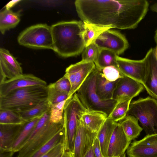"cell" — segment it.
<instances>
[{"mask_svg": "<svg viewBox=\"0 0 157 157\" xmlns=\"http://www.w3.org/2000/svg\"><path fill=\"white\" fill-rule=\"evenodd\" d=\"M20 11L13 12L6 8L0 13V31L4 34L7 30L15 27L20 21Z\"/></svg>", "mask_w": 157, "mask_h": 157, "instance_id": "cell-24", "label": "cell"}, {"mask_svg": "<svg viewBox=\"0 0 157 157\" xmlns=\"http://www.w3.org/2000/svg\"><path fill=\"white\" fill-rule=\"evenodd\" d=\"M17 41L23 46L53 50L51 27L45 24H38L27 28L19 34Z\"/></svg>", "mask_w": 157, "mask_h": 157, "instance_id": "cell-7", "label": "cell"}, {"mask_svg": "<svg viewBox=\"0 0 157 157\" xmlns=\"http://www.w3.org/2000/svg\"><path fill=\"white\" fill-rule=\"evenodd\" d=\"M100 48L93 43L85 47L82 52V60L94 62L99 55Z\"/></svg>", "mask_w": 157, "mask_h": 157, "instance_id": "cell-34", "label": "cell"}, {"mask_svg": "<svg viewBox=\"0 0 157 157\" xmlns=\"http://www.w3.org/2000/svg\"><path fill=\"white\" fill-rule=\"evenodd\" d=\"M14 153L12 151L0 150V157H12Z\"/></svg>", "mask_w": 157, "mask_h": 157, "instance_id": "cell-39", "label": "cell"}, {"mask_svg": "<svg viewBox=\"0 0 157 157\" xmlns=\"http://www.w3.org/2000/svg\"><path fill=\"white\" fill-rule=\"evenodd\" d=\"M118 122L112 136L105 157H121L131 144Z\"/></svg>", "mask_w": 157, "mask_h": 157, "instance_id": "cell-18", "label": "cell"}, {"mask_svg": "<svg viewBox=\"0 0 157 157\" xmlns=\"http://www.w3.org/2000/svg\"><path fill=\"white\" fill-rule=\"evenodd\" d=\"M48 96L47 86H33L16 89L0 96V109L22 112L47 100Z\"/></svg>", "mask_w": 157, "mask_h": 157, "instance_id": "cell-3", "label": "cell"}, {"mask_svg": "<svg viewBox=\"0 0 157 157\" xmlns=\"http://www.w3.org/2000/svg\"><path fill=\"white\" fill-rule=\"evenodd\" d=\"M93 147L96 157H104L102 154L99 141L97 137L94 142Z\"/></svg>", "mask_w": 157, "mask_h": 157, "instance_id": "cell-38", "label": "cell"}, {"mask_svg": "<svg viewBox=\"0 0 157 157\" xmlns=\"http://www.w3.org/2000/svg\"><path fill=\"white\" fill-rule=\"evenodd\" d=\"M155 40L157 45V29L155 31V34L154 36Z\"/></svg>", "mask_w": 157, "mask_h": 157, "instance_id": "cell-43", "label": "cell"}, {"mask_svg": "<svg viewBox=\"0 0 157 157\" xmlns=\"http://www.w3.org/2000/svg\"><path fill=\"white\" fill-rule=\"evenodd\" d=\"M64 127V122L52 124L50 121L29 143L21 148L16 157H31Z\"/></svg>", "mask_w": 157, "mask_h": 157, "instance_id": "cell-9", "label": "cell"}, {"mask_svg": "<svg viewBox=\"0 0 157 157\" xmlns=\"http://www.w3.org/2000/svg\"><path fill=\"white\" fill-rule=\"evenodd\" d=\"M84 157H96L94 153L93 146L90 148Z\"/></svg>", "mask_w": 157, "mask_h": 157, "instance_id": "cell-42", "label": "cell"}, {"mask_svg": "<svg viewBox=\"0 0 157 157\" xmlns=\"http://www.w3.org/2000/svg\"><path fill=\"white\" fill-rule=\"evenodd\" d=\"M131 102L129 100L118 104L107 118L116 122L122 120L127 115Z\"/></svg>", "mask_w": 157, "mask_h": 157, "instance_id": "cell-31", "label": "cell"}, {"mask_svg": "<svg viewBox=\"0 0 157 157\" xmlns=\"http://www.w3.org/2000/svg\"><path fill=\"white\" fill-rule=\"evenodd\" d=\"M127 115L137 118L147 135L157 133V100L150 97L131 102Z\"/></svg>", "mask_w": 157, "mask_h": 157, "instance_id": "cell-5", "label": "cell"}, {"mask_svg": "<svg viewBox=\"0 0 157 157\" xmlns=\"http://www.w3.org/2000/svg\"><path fill=\"white\" fill-rule=\"evenodd\" d=\"M56 157H72V155L70 151L65 150Z\"/></svg>", "mask_w": 157, "mask_h": 157, "instance_id": "cell-40", "label": "cell"}, {"mask_svg": "<svg viewBox=\"0 0 157 157\" xmlns=\"http://www.w3.org/2000/svg\"><path fill=\"white\" fill-rule=\"evenodd\" d=\"M117 55L114 52L105 49H100L98 56L94 61L96 69L101 72L105 67L111 66H117Z\"/></svg>", "mask_w": 157, "mask_h": 157, "instance_id": "cell-27", "label": "cell"}, {"mask_svg": "<svg viewBox=\"0 0 157 157\" xmlns=\"http://www.w3.org/2000/svg\"><path fill=\"white\" fill-rule=\"evenodd\" d=\"M108 117L105 113L87 109L81 115L85 125L92 131L97 133Z\"/></svg>", "mask_w": 157, "mask_h": 157, "instance_id": "cell-21", "label": "cell"}, {"mask_svg": "<svg viewBox=\"0 0 157 157\" xmlns=\"http://www.w3.org/2000/svg\"><path fill=\"white\" fill-rule=\"evenodd\" d=\"M96 69L87 77L76 92L79 100L87 110L98 111L106 114L108 117L117 104L116 100H104L97 94L95 90Z\"/></svg>", "mask_w": 157, "mask_h": 157, "instance_id": "cell-4", "label": "cell"}, {"mask_svg": "<svg viewBox=\"0 0 157 157\" xmlns=\"http://www.w3.org/2000/svg\"><path fill=\"white\" fill-rule=\"evenodd\" d=\"M96 69L94 62L82 60L66 68L64 76L69 80L71 85L67 99L76 93L87 77Z\"/></svg>", "mask_w": 157, "mask_h": 157, "instance_id": "cell-8", "label": "cell"}, {"mask_svg": "<svg viewBox=\"0 0 157 157\" xmlns=\"http://www.w3.org/2000/svg\"><path fill=\"white\" fill-rule=\"evenodd\" d=\"M48 96L47 101L50 106L53 104L67 100L68 94L59 91L48 85Z\"/></svg>", "mask_w": 157, "mask_h": 157, "instance_id": "cell-33", "label": "cell"}, {"mask_svg": "<svg viewBox=\"0 0 157 157\" xmlns=\"http://www.w3.org/2000/svg\"><path fill=\"white\" fill-rule=\"evenodd\" d=\"M155 54L157 59V45H156V47L154 48Z\"/></svg>", "mask_w": 157, "mask_h": 157, "instance_id": "cell-44", "label": "cell"}, {"mask_svg": "<svg viewBox=\"0 0 157 157\" xmlns=\"http://www.w3.org/2000/svg\"><path fill=\"white\" fill-rule=\"evenodd\" d=\"M109 29L101 33L94 43L100 49L111 51L119 56L129 47L125 36L118 31Z\"/></svg>", "mask_w": 157, "mask_h": 157, "instance_id": "cell-10", "label": "cell"}, {"mask_svg": "<svg viewBox=\"0 0 157 157\" xmlns=\"http://www.w3.org/2000/svg\"><path fill=\"white\" fill-rule=\"evenodd\" d=\"M65 150L63 143H61L41 157H56Z\"/></svg>", "mask_w": 157, "mask_h": 157, "instance_id": "cell-37", "label": "cell"}, {"mask_svg": "<svg viewBox=\"0 0 157 157\" xmlns=\"http://www.w3.org/2000/svg\"><path fill=\"white\" fill-rule=\"evenodd\" d=\"M21 0H12L9 2L5 6L6 8L10 9V8L13 7Z\"/></svg>", "mask_w": 157, "mask_h": 157, "instance_id": "cell-41", "label": "cell"}, {"mask_svg": "<svg viewBox=\"0 0 157 157\" xmlns=\"http://www.w3.org/2000/svg\"><path fill=\"white\" fill-rule=\"evenodd\" d=\"M101 72L107 80L111 82L115 81L123 76L118 69L113 66L104 68Z\"/></svg>", "mask_w": 157, "mask_h": 157, "instance_id": "cell-35", "label": "cell"}, {"mask_svg": "<svg viewBox=\"0 0 157 157\" xmlns=\"http://www.w3.org/2000/svg\"><path fill=\"white\" fill-rule=\"evenodd\" d=\"M67 100L52 105L50 108V122L52 124L63 123L64 106Z\"/></svg>", "mask_w": 157, "mask_h": 157, "instance_id": "cell-32", "label": "cell"}, {"mask_svg": "<svg viewBox=\"0 0 157 157\" xmlns=\"http://www.w3.org/2000/svg\"><path fill=\"white\" fill-rule=\"evenodd\" d=\"M33 86L47 87L46 81L31 74H22L0 83V96L5 95L18 89Z\"/></svg>", "mask_w": 157, "mask_h": 157, "instance_id": "cell-15", "label": "cell"}, {"mask_svg": "<svg viewBox=\"0 0 157 157\" xmlns=\"http://www.w3.org/2000/svg\"><path fill=\"white\" fill-rule=\"evenodd\" d=\"M116 67L121 74L142 84L143 85L147 68L144 58L140 60H133L117 55Z\"/></svg>", "mask_w": 157, "mask_h": 157, "instance_id": "cell-12", "label": "cell"}, {"mask_svg": "<svg viewBox=\"0 0 157 157\" xmlns=\"http://www.w3.org/2000/svg\"><path fill=\"white\" fill-rule=\"evenodd\" d=\"M117 122L107 118L99 131L97 133L102 154L105 157L109 142Z\"/></svg>", "mask_w": 157, "mask_h": 157, "instance_id": "cell-22", "label": "cell"}, {"mask_svg": "<svg viewBox=\"0 0 157 157\" xmlns=\"http://www.w3.org/2000/svg\"><path fill=\"white\" fill-rule=\"evenodd\" d=\"M26 121L15 112L9 109H0V124L21 125Z\"/></svg>", "mask_w": 157, "mask_h": 157, "instance_id": "cell-30", "label": "cell"}, {"mask_svg": "<svg viewBox=\"0 0 157 157\" xmlns=\"http://www.w3.org/2000/svg\"><path fill=\"white\" fill-rule=\"evenodd\" d=\"M119 79L114 82H110L105 78L101 72L98 70L95 90L97 94L101 99L107 100L113 99V93Z\"/></svg>", "mask_w": 157, "mask_h": 157, "instance_id": "cell-20", "label": "cell"}, {"mask_svg": "<svg viewBox=\"0 0 157 157\" xmlns=\"http://www.w3.org/2000/svg\"><path fill=\"white\" fill-rule=\"evenodd\" d=\"M82 114L79 116L78 120L72 157H84L93 146L97 137V133L92 131L83 123L81 118Z\"/></svg>", "mask_w": 157, "mask_h": 157, "instance_id": "cell-11", "label": "cell"}, {"mask_svg": "<svg viewBox=\"0 0 157 157\" xmlns=\"http://www.w3.org/2000/svg\"><path fill=\"white\" fill-rule=\"evenodd\" d=\"M144 58L147 68L143 86L147 93L157 99V59L154 48H150Z\"/></svg>", "mask_w": 157, "mask_h": 157, "instance_id": "cell-17", "label": "cell"}, {"mask_svg": "<svg viewBox=\"0 0 157 157\" xmlns=\"http://www.w3.org/2000/svg\"><path fill=\"white\" fill-rule=\"evenodd\" d=\"M138 121L134 117L127 115L119 122L125 135L131 141L137 138L143 130L139 124Z\"/></svg>", "mask_w": 157, "mask_h": 157, "instance_id": "cell-25", "label": "cell"}, {"mask_svg": "<svg viewBox=\"0 0 157 157\" xmlns=\"http://www.w3.org/2000/svg\"><path fill=\"white\" fill-rule=\"evenodd\" d=\"M83 22L84 30L83 36L85 43V47L94 43L98 37L102 32L112 29L111 26H101Z\"/></svg>", "mask_w": 157, "mask_h": 157, "instance_id": "cell-26", "label": "cell"}, {"mask_svg": "<svg viewBox=\"0 0 157 157\" xmlns=\"http://www.w3.org/2000/svg\"><path fill=\"white\" fill-rule=\"evenodd\" d=\"M40 118H37L28 121L22 124L12 148L11 150L14 153L18 152L21 149L28 139Z\"/></svg>", "mask_w": 157, "mask_h": 157, "instance_id": "cell-23", "label": "cell"}, {"mask_svg": "<svg viewBox=\"0 0 157 157\" xmlns=\"http://www.w3.org/2000/svg\"><path fill=\"white\" fill-rule=\"evenodd\" d=\"M50 106L47 100L29 109L17 113L23 120L27 121L41 117L50 109Z\"/></svg>", "mask_w": 157, "mask_h": 157, "instance_id": "cell-28", "label": "cell"}, {"mask_svg": "<svg viewBox=\"0 0 157 157\" xmlns=\"http://www.w3.org/2000/svg\"><path fill=\"white\" fill-rule=\"evenodd\" d=\"M23 74L21 64L7 50L0 49V83Z\"/></svg>", "mask_w": 157, "mask_h": 157, "instance_id": "cell-16", "label": "cell"}, {"mask_svg": "<svg viewBox=\"0 0 157 157\" xmlns=\"http://www.w3.org/2000/svg\"><path fill=\"white\" fill-rule=\"evenodd\" d=\"M55 90L61 92L69 94L71 85L69 80L64 76L56 82L49 85Z\"/></svg>", "mask_w": 157, "mask_h": 157, "instance_id": "cell-36", "label": "cell"}, {"mask_svg": "<svg viewBox=\"0 0 157 157\" xmlns=\"http://www.w3.org/2000/svg\"><path fill=\"white\" fill-rule=\"evenodd\" d=\"M126 153L128 157H157V133L147 135L133 142Z\"/></svg>", "mask_w": 157, "mask_h": 157, "instance_id": "cell-14", "label": "cell"}, {"mask_svg": "<svg viewBox=\"0 0 157 157\" xmlns=\"http://www.w3.org/2000/svg\"><path fill=\"white\" fill-rule=\"evenodd\" d=\"M121 157H126L125 153Z\"/></svg>", "mask_w": 157, "mask_h": 157, "instance_id": "cell-45", "label": "cell"}, {"mask_svg": "<svg viewBox=\"0 0 157 157\" xmlns=\"http://www.w3.org/2000/svg\"><path fill=\"white\" fill-rule=\"evenodd\" d=\"M75 4L83 21L122 30L136 28L149 6L146 0H76Z\"/></svg>", "mask_w": 157, "mask_h": 157, "instance_id": "cell-1", "label": "cell"}, {"mask_svg": "<svg viewBox=\"0 0 157 157\" xmlns=\"http://www.w3.org/2000/svg\"><path fill=\"white\" fill-rule=\"evenodd\" d=\"M144 86L139 82L128 77L123 76L119 79L114 91L113 99L117 104L131 100L138 95L144 89Z\"/></svg>", "mask_w": 157, "mask_h": 157, "instance_id": "cell-13", "label": "cell"}, {"mask_svg": "<svg viewBox=\"0 0 157 157\" xmlns=\"http://www.w3.org/2000/svg\"><path fill=\"white\" fill-rule=\"evenodd\" d=\"M22 125L0 124V150L12 151Z\"/></svg>", "mask_w": 157, "mask_h": 157, "instance_id": "cell-19", "label": "cell"}, {"mask_svg": "<svg viewBox=\"0 0 157 157\" xmlns=\"http://www.w3.org/2000/svg\"><path fill=\"white\" fill-rule=\"evenodd\" d=\"M51 27L53 50L58 55L67 58L77 56L82 52L86 47L83 21H62Z\"/></svg>", "mask_w": 157, "mask_h": 157, "instance_id": "cell-2", "label": "cell"}, {"mask_svg": "<svg viewBox=\"0 0 157 157\" xmlns=\"http://www.w3.org/2000/svg\"><path fill=\"white\" fill-rule=\"evenodd\" d=\"M87 109L82 103L76 93L67 100L63 113L65 135L64 145L65 150L72 154L79 116Z\"/></svg>", "mask_w": 157, "mask_h": 157, "instance_id": "cell-6", "label": "cell"}, {"mask_svg": "<svg viewBox=\"0 0 157 157\" xmlns=\"http://www.w3.org/2000/svg\"><path fill=\"white\" fill-rule=\"evenodd\" d=\"M64 135L65 130L63 127L31 157H41L59 144L63 143L64 144Z\"/></svg>", "mask_w": 157, "mask_h": 157, "instance_id": "cell-29", "label": "cell"}]
</instances>
